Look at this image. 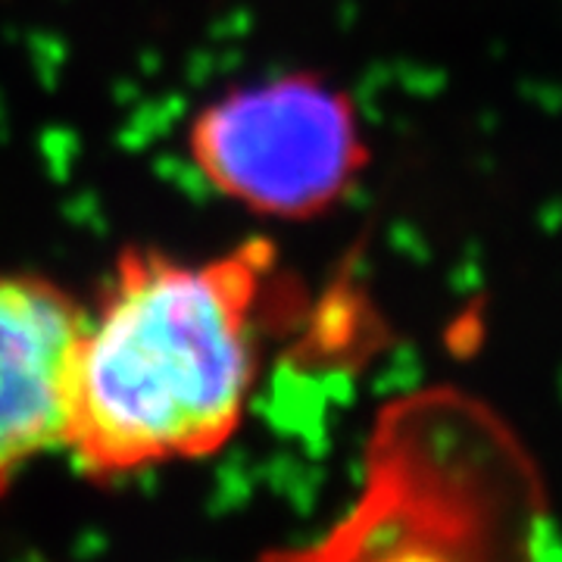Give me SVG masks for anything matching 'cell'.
Wrapping results in <instances>:
<instances>
[{
	"mask_svg": "<svg viewBox=\"0 0 562 562\" xmlns=\"http://www.w3.org/2000/svg\"><path fill=\"white\" fill-rule=\"evenodd\" d=\"M272 262L266 241L206 260L122 250L81 338L66 443L81 475L120 482L232 443L260 372Z\"/></svg>",
	"mask_w": 562,
	"mask_h": 562,
	"instance_id": "1",
	"label": "cell"
},
{
	"mask_svg": "<svg viewBox=\"0 0 562 562\" xmlns=\"http://www.w3.org/2000/svg\"><path fill=\"white\" fill-rule=\"evenodd\" d=\"M188 157L247 213L310 222L347 201L369 166V144L353 98L301 69L228 88L198 110Z\"/></svg>",
	"mask_w": 562,
	"mask_h": 562,
	"instance_id": "2",
	"label": "cell"
},
{
	"mask_svg": "<svg viewBox=\"0 0 562 562\" xmlns=\"http://www.w3.org/2000/svg\"><path fill=\"white\" fill-rule=\"evenodd\" d=\"M88 310L38 272L0 269V494L69 443Z\"/></svg>",
	"mask_w": 562,
	"mask_h": 562,
	"instance_id": "3",
	"label": "cell"
}]
</instances>
